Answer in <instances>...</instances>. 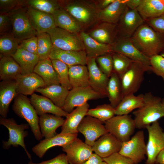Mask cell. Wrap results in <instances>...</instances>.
I'll return each instance as SVG.
<instances>
[{
    "instance_id": "6da1fadb",
    "label": "cell",
    "mask_w": 164,
    "mask_h": 164,
    "mask_svg": "<svg viewBox=\"0 0 164 164\" xmlns=\"http://www.w3.org/2000/svg\"><path fill=\"white\" fill-rule=\"evenodd\" d=\"M130 39L138 50L149 58L164 52V36L145 22Z\"/></svg>"
},
{
    "instance_id": "7a4b0ae2",
    "label": "cell",
    "mask_w": 164,
    "mask_h": 164,
    "mask_svg": "<svg viewBox=\"0 0 164 164\" xmlns=\"http://www.w3.org/2000/svg\"><path fill=\"white\" fill-rule=\"evenodd\" d=\"M136 128L141 129L164 117V108L162 99L151 92L144 94V104L133 112Z\"/></svg>"
},
{
    "instance_id": "3957f363",
    "label": "cell",
    "mask_w": 164,
    "mask_h": 164,
    "mask_svg": "<svg viewBox=\"0 0 164 164\" xmlns=\"http://www.w3.org/2000/svg\"><path fill=\"white\" fill-rule=\"evenodd\" d=\"M61 7L72 16L83 29L94 25L99 21L97 9L94 0H60Z\"/></svg>"
},
{
    "instance_id": "277c9868",
    "label": "cell",
    "mask_w": 164,
    "mask_h": 164,
    "mask_svg": "<svg viewBox=\"0 0 164 164\" xmlns=\"http://www.w3.org/2000/svg\"><path fill=\"white\" fill-rule=\"evenodd\" d=\"M12 108L18 116L27 122L35 138L38 141L40 140L43 137L39 124V117L30 99L26 96L18 94L14 99Z\"/></svg>"
},
{
    "instance_id": "5b68a950",
    "label": "cell",
    "mask_w": 164,
    "mask_h": 164,
    "mask_svg": "<svg viewBox=\"0 0 164 164\" xmlns=\"http://www.w3.org/2000/svg\"><path fill=\"white\" fill-rule=\"evenodd\" d=\"M149 70H151L150 66L132 61L120 78L123 97L137 92L144 80L145 73Z\"/></svg>"
},
{
    "instance_id": "8992f818",
    "label": "cell",
    "mask_w": 164,
    "mask_h": 164,
    "mask_svg": "<svg viewBox=\"0 0 164 164\" xmlns=\"http://www.w3.org/2000/svg\"><path fill=\"white\" fill-rule=\"evenodd\" d=\"M0 124L6 127L9 132L8 140L2 142L3 149H8L11 146L17 147L19 145L23 149L28 158L31 160V155L27 150L24 142L25 138L28 135L26 130L29 128V125L28 123L18 125L13 118H7L1 116Z\"/></svg>"
},
{
    "instance_id": "52a82bcc",
    "label": "cell",
    "mask_w": 164,
    "mask_h": 164,
    "mask_svg": "<svg viewBox=\"0 0 164 164\" xmlns=\"http://www.w3.org/2000/svg\"><path fill=\"white\" fill-rule=\"evenodd\" d=\"M50 37L53 46L64 50H85L80 35L72 33L56 27L47 32Z\"/></svg>"
},
{
    "instance_id": "ba28073f",
    "label": "cell",
    "mask_w": 164,
    "mask_h": 164,
    "mask_svg": "<svg viewBox=\"0 0 164 164\" xmlns=\"http://www.w3.org/2000/svg\"><path fill=\"white\" fill-rule=\"evenodd\" d=\"M9 13L12 22L11 33L19 42L37 36V32L31 23L26 10L18 8Z\"/></svg>"
},
{
    "instance_id": "9c48e42d",
    "label": "cell",
    "mask_w": 164,
    "mask_h": 164,
    "mask_svg": "<svg viewBox=\"0 0 164 164\" xmlns=\"http://www.w3.org/2000/svg\"><path fill=\"white\" fill-rule=\"evenodd\" d=\"M104 123L108 132L122 142L129 140L136 128L134 119L128 114L114 116Z\"/></svg>"
},
{
    "instance_id": "30bf717a",
    "label": "cell",
    "mask_w": 164,
    "mask_h": 164,
    "mask_svg": "<svg viewBox=\"0 0 164 164\" xmlns=\"http://www.w3.org/2000/svg\"><path fill=\"white\" fill-rule=\"evenodd\" d=\"M118 152L131 159L134 164L144 160L146 155V147L143 131H138L129 140L122 142Z\"/></svg>"
},
{
    "instance_id": "8fae6325",
    "label": "cell",
    "mask_w": 164,
    "mask_h": 164,
    "mask_svg": "<svg viewBox=\"0 0 164 164\" xmlns=\"http://www.w3.org/2000/svg\"><path fill=\"white\" fill-rule=\"evenodd\" d=\"M148 140L146 145V164H155L157 155L164 149V132L158 121L147 126Z\"/></svg>"
},
{
    "instance_id": "7c38bea8",
    "label": "cell",
    "mask_w": 164,
    "mask_h": 164,
    "mask_svg": "<svg viewBox=\"0 0 164 164\" xmlns=\"http://www.w3.org/2000/svg\"><path fill=\"white\" fill-rule=\"evenodd\" d=\"M145 22L137 9H132L126 6L117 24V37L131 38Z\"/></svg>"
},
{
    "instance_id": "4fadbf2b",
    "label": "cell",
    "mask_w": 164,
    "mask_h": 164,
    "mask_svg": "<svg viewBox=\"0 0 164 164\" xmlns=\"http://www.w3.org/2000/svg\"><path fill=\"white\" fill-rule=\"evenodd\" d=\"M101 98L100 95L90 86L73 88L70 90L62 109L69 113L75 108L81 106L90 100Z\"/></svg>"
},
{
    "instance_id": "5bb4252c",
    "label": "cell",
    "mask_w": 164,
    "mask_h": 164,
    "mask_svg": "<svg viewBox=\"0 0 164 164\" xmlns=\"http://www.w3.org/2000/svg\"><path fill=\"white\" fill-rule=\"evenodd\" d=\"M103 123L90 116L84 118L78 126V131L84 136L86 143L92 147L100 137L108 133Z\"/></svg>"
},
{
    "instance_id": "9a60e30c",
    "label": "cell",
    "mask_w": 164,
    "mask_h": 164,
    "mask_svg": "<svg viewBox=\"0 0 164 164\" xmlns=\"http://www.w3.org/2000/svg\"><path fill=\"white\" fill-rule=\"evenodd\" d=\"M96 59L87 58L86 65L89 73V86L101 98L108 97L107 88L109 77L100 69Z\"/></svg>"
},
{
    "instance_id": "2e32d148",
    "label": "cell",
    "mask_w": 164,
    "mask_h": 164,
    "mask_svg": "<svg viewBox=\"0 0 164 164\" xmlns=\"http://www.w3.org/2000/svg\"><path fill=\"white\" fill-rule=\"evenodd\" d=\"M62 147L70 164H82L93 153L92 146L77 138Z\"/></svg>"
},
{
    "instance_id": "e0dca14e",
    "label": "cell",
    "mask_w": 164,
    "mask_h": 164,
    "mask_svg": "<svg viewBox=\"0 0 164 164\" xmlns=\"http://www.w3.org/2000/svg\"><path fill=\"white\" fill-rule=\"evenodd\" d=\"M111 46L113 52L120 53L133 61L150 66V58L138 50L130 38L117 37Z\"/></svg>"
},
{
    "instance_id": "ac0fdd59",
    "label": "cell",
    "mask_w": 164,
    "mask_h": 164,
    "mask_svg": "<svg viewBox=\"0 0 164 164\" xmlns=\"http://www.w3.org/2000/svg\"><path fill=\"white\" fill-rule=\"evenodd\" d=\"M87 33L100 43L111 45L117 37V24L99 21Z\"/></svg>"
},
{
    "instance_id": "d6986e66",
    "label": "cell",
    "mask_w": 164,
    "mask_h": 164,
    "mask_svg": "<svg viewBox=\"0 0 164 164\" xmlns=\"http://www.w3.org/2000/svg\"><path fill=\"white\" fill-rule=\"evenodd\" d=\"M122 142L111 134L108 133L97 139L92 146L94 153L103 159L118 152Z\"/></svg>"
},
{
    "instance_id": "ffe728a7",
    "label": "cell",
    "mask_w": 164,
    "mask_h": 164,
    "mask_svg": "<svg viewBox=\"0 0 164 164\" xmlns=\"http://www.w3.org/2000/svg\"><path fill=\"white\" fill-rule=\"evenodd\" d=\"M18 94L31 95L39 88L46 86L43 79L33 72L19 75L15 79Z\"/></svg>"
},
{
    "instance_id": "44dd1931",
    "label": "cell",
    "mask_w": 164,
    "mask_h": 164,
    "mask_svg": "<svg viewBox=\"0 0 164 164\" xmlns=\"http://www.w3.org/2000/svg\"><path fill=\"white\" fill-rule=\"evenodd\" d=\"M77 134H63L60 133L53 137L41 141L32 148V152L40 158H42L47 151L51 148L68 144L77 138Z\"/></svg>"
},
{
    "instance_id": "7402d4cb",
    "label": "cell",
    "mask_w": 164,
    "mask_h": 164,
    "mask_svg": "<svg viewBox=\"0 0 164 164\" xmlns=\"http://www.w3.org/2000/svg\"><path fill=\"white\" fill-rule=\"evenodd\" d=\"M26 12L31 23L38 33L47 32L56 27L52 15L28 6Z\"/></svg>"
},
{
    "instance_id": "603a6c76",
    "label": "cell",
    "mask_w": 164,
    "mask_h": 164,
    "mask_svg": "<svg viewBox=\"0 0 164 164\" xmlns=\"http://www.w3.org/2000/svg\"><path fill=\"white\" fill-rule=\"evenodd\" d=\"M51 60H59L69 67L76 65H86L87 57L85 50H64L53 46L50 56Z\"/></svg>"
},
{
    "instance_id": "cb8c5ba5",
    "label": "cell",
    "mask_w": 164,
    "mask_h": 164,
    "mask_svg": "<svg viewBox=\"0 0 164 164\" xmlns=\"http://www.w3.org/2000/svg\"><path fill=\"white\" fill-rule=\"evenodd\" d=\"M30 100L38 115L50 114L66 118L69 114L56 105L49 99L42 95L34 93L31 95Z\"/></svg>"
},
{
    "instance_id": "d4e9b609",
    "label": "cell",
    "mask_w": 164,
    "mask_h": 164,
    "mask_svg": "<svg viewBox=\"0 0 164 164\" xmlns=\"http://www.w3.org/2000/svg\"><path fill=\"white\" fill-rule=\"evenodd\" d=\"M88 102L76 107L69 113L62 126L60 133L63 134H77L78 132V127L81 122L87 115L89 109Z\"/></svg>"
},
{
    "instance_id": "484cf974",
    "label": "cell",
    "mask_w": 164,
    "mask_h": 164,
    "mask_svg": "<svg viewBox=\"0 0 164 164\" xmlns=\"http://www.w3.org/2000/svg\"><path fill=\"white\" fill-rule=\"evenodd\" d=\"M127 0H115L105 8L98 9L97 17L98 21L117 24L126 7Z\"/></svg>"
},
{
    "instance_id": "4316f807",
    "label": "cell",
    "mask_w": 164,
    "mask_h": 164,
    "mask_svg": "<svg viewBox=\"0 0 164 164\" xmlns=\"http://www.w3.org/2000/svg\"><path fill=\"white\" fill-rule=\"evenodd\" d=\"M15 80L2 81L0 83V114L6 118L10 104L18 95Z\"/></svg>"
},
{
    "instance_id": "83f0119b",
    "label": "cell",
    "mask_w": 164,
    "mask_h": 164,
    "mask_svg": "<svg viewBox=\"0 0 164 164\" xmlns=\"http://www.w3.org/2000/svg\"><path fill=\"white\" fill-rule=\"evenodd\" d=\"M52 15L56 27L75 33L78 34L82 31L83 28L80 23L62 7Z\"/></svg>"
},
{
    "instance_id": "f1b7e54d",
    "label": "cell",
    "mask_w": 164,
    "mask_h": 164,
    "mask_svg": "<svg viewBox=\"0 0 164 164\" xmlns=\"http://www.w3.org/2000/svg\"><path fill=\"white\" fill-rule=\"evenodd\" d=\"M87 58L97 57L113 52L111 45L100 43L91 37L87 32H80Z\"/></svg>"
},
{
    "instance_id": "f546056e",
    "label": "cell",
    "mask_w": 164,
    "mask_h": 164,
    "mask_svg": "<svg viewBox=\"0 0 164 164\" xmlns=\"http://www.w3.org/2000/svg\"><path fill=\"white\" fill-rule=\"evenodd\" d=\"M65 120L61 117L50 114L39 116V124L42 137L48 138L55 136L56 130L63 125Z\"/></svg>"
},
{
    "instance_id": "4dcf8cb0",
    "label": "cell",
    "mask_w": 164,
    "mask_h": 164,
    "mask_svg": "<svg viewBox=\"0 0 164 164\" xmlns=\"http://www.w3.org/2000/svg\"><path fill=\"white\" fill-rule=\"evenodd\" d=\"M69 91L60 84H54L37 89L36 92L50 100L58 107H63Z\"/></svg>"
},
{
    "instance_id": "1f68e13d",
    "label": "cell",
    "mask_w": 164,
    "mask_h": 164,
    "mask_svg": "<svg viewBox=\"0 0 164 164\" xmlns=\"http://www.w3.org/2000/svg\"><path fill=\"white\" fill-rule=\"evenodd\" d=\"M33 72L42 78L46 86L60 84L57 74L50 58L39 60Z\"/></svg>"
},
{
    "instance_id": "d6a6232c",
    "label": "cell",
    "mask_w": 164,
    "mask_h": 164,
    "mask_svg": "<svg viewBox=\"0 0 164 164\" xmlns=\"http://www.w3.org/2000/svg\"><path fill=\"white\" fill-rule=\"evenodd\" d=\"M137 10L145 21L164 15V0H142Z\"/></svg>"
},
{
    "instance_id": "836d02e7",
    "label": "cell",
    "mask_w": 164,
    "mask_h": 164,
    "mask_svg": "<svg viewBox=\"0 0 164 164\" xmlns=\"http://www.w3.org/2000/svg\"><path fill=\"white\" fill-rule=\"evenodd\" d=\"M12 56L20 66L22 74L33 72L34 68L39 60L37 55L19 47Z\"/></svg>"
},
{
    "instance_id": "e575fe53",
    "label": "cell",
    "mask_w": 164,
    "mask_h": 164,
    "mask_svg": "<svg viewBox=\"0 0 164 164\" xmlns=\"http://www.w3.org/2000/svg\"><path fill=\"white\" fill-rule=\"evenodd\" d=\"M22 73L21 68L12 56H0V78L2 81L15 80Z\"/></svg>"
},
{
    "instance_id": "d590c367",
    "label": "cell",
    "mask_w": 164,
    "mask_h": 164,
    "mask_svg": "<svg viewBox=\"0 0 164 164\" xmlns=\"http://www.w3.org/2000/svg\"><path fill=\"white\" fill-rule=\"evenodd\" d=\"M144 99L143 94L137 96L131 94L125 96L115 108V114H128L134 110L141 107L144 104Z\"/></svg>"
},
{
    "instance_id": "8d00e7d4",
    "label": "cell",
    "mask_w": 164,
    "mask_h": 164,
    "mask_svg": "<svg viewBox=\"0 0 164 164\" xmlns=\"http://www.w3.org/2000/svg\"><path fill=\"white\" fill-rule=\"evenodd\" d=\"M69 78L73 88L85 87L89 86V73L86 65H76L69 69Z\"/></svg>"
},
{
    "instance_id": "74e56055",
    "label": "cell",
    "mask_w": 164,
    "mask_h": 164,
    "mask_svg": "<svg viewBox=\"0 0 164 164\" xmlns=\"http://www.w3.org/2000/svg\"><path fill=\"white\" fill-rule=\"evenodd\" d=\"M107 90L108 97L110 104L115 108L123 97L120 79L114 72L109 78Z\"/></svg>"
},
{
    "instance_id": "f35d334b",
    "label": "cell",
    "mask_w": 164,
    "mask_h": 164,
    "mask_svg": "<svg viewBox=\"0 0 164 164\" xmlns=\"http://www.w3.org/2000/svg\"><path fill=\"white\" fill-rule=\"evenodd\" d=\"M19 43L11 33L1 35L0 56H12L19 48Z\"/></svg>"
},
{
    "instance_id": "ab89813d",
    "label": "cell",
    "mask_w": 164,
    "mask_h": 164,
    "mask_svg": "<svg viewBox=\"0 0 164 164\" xmlns=\"http://www.w3.org/2000/svg\"><path fill=\"white\" fill-rule=\"evenodd\" d=\"M38 43L37 55L39 60L50 58L53 45L50 35L47 32L38 33Z\"/></svg>"
},
{
    "instance_id": "60d3db41",
    "label": "cell",
    "mask_w": 164,
    "mask_h": 164,
    "mask_svg": "<svg viewBox=\"0 0 164 164\" xmlns=\"http://www.w3.org/2000/svg\"><path fill=\"white\" fill-rule=\"evenodd\" d=\"M115 111V108L110 104H104L89 109L86 116L96 118L103 123L114 117Z\"/></svg>"
},
{
    "instance_id": "b9f144b4",
    "label": "cell",
    "mask_w": 164,
    "mask_h": 164,
    "mask_svg": "<svg viewBox=\"0 0 164 164\" xmlns=\"http://www.w3.org/2000/svg\"><path fill=\"white\" fill-rule=\"evenodd\" d=\"M25 2L28 6L52 15L61 7L58 0H29L26 1Z\"/></svg>"
},
{
    "instance_id": "7bdbcfd3",
    "label": "cell",
    "mask_w": 164,
    "mask_h": 164,
    "mask_svg": "<svg viewBox=\"0 0 164 164\" xmlns=\"http://www.w3.org/2000/svg\"><path fill=\"white\" fill-rule=\"evenodd\" d=\"M51 60L53 67L57 74L60 84L70 91L72 87L69 78V67L66 64L59 60Z\"/></svg>"
},
{
    "instance_id": "ee69618b",
    "label": "cell",
    "mask_w": 164,
    "mask_h": 164,
    "mask_svg": "<svg viewBox=\"0 0 164 164\" xmlns=\"http://www.w3.org/2000/svg\"><path fill=\"white\" fill-rule=\"evenodd\" d=\"M113 71L120 78L127 71L132 60L120 53L112 52Z\"/></svg>"
},
{
    "instance_id": "f6af8a7d",
    "label": "cell",
    "mask_w": 164,
    "mask_h": 164,
    "mask_svg": "<svg viewBox=\"0 0 164 164\" xmlns=\"http://www.w3.org/2000/svg\"><path fill=\"white\" fill-rule=\"evenodd\" d=\"M112 53L100 56L96 59L100 69L109 78L113 71Z\"/></svg>"
},
{
    "instance_id": "bcb514c9",
    "label": "cell",
    "mask_w": 164,
    "mask_h": 164,
    "mask_svg": "<svg viewBox=\"0 0 164 164\" xmlns=\"http://www.w3.org/2000/svg\"><path fill=\"white\" fill-rule=\"evenodd\" d=\"M151 70L164 80V57L158 54L150 58Z\"/></svg>"
},
{
    "instance_id": "7dc6e473",
    "label": "cell",
    "mask_w": 164,
    "mask_h": 164,
    "mask_svg": "<svg viewBox=\"0 0 164 164\" xmlns=\"http://www.w3.org/2000/svg\"><path fill=\"white\" fill-rule=\"evenodd\" d=\"M103 159L108 164H134L131 159L119 152L114 153Z\"/></svg>"
},
{
    "instance_id": "c3c4849f",
    "label": "cell",
    "mask_w": 164,
    "mask_h": 164,
    "mask_svg": "<svg viewBox=\"0 0 164 164\" xmlns=\"http://www.w3.org/2000/svg\"><path fill=\"white\" fill-rule=\"evenodd\" d=\"M38 43V38L37 36H35L21 41L19 44V47L37 55Z\"/></svg>"
},
{
    "instance_id": "681fc988",
    "label": "cell",
    "mask_w": 164,
    "mask_h": 164,
    "mask_svg": "<svg viewBox=\"0 0 164 164\" xmlns=\"http://www.w3.org/2000/svg\"><path fill=\"white\" fill-rule=\"evenodd\" d=\"M149 26L164 36V15L145 21Z\"/></svg>"
},
{
    "instance_id": "f907efd6",
    "label": "cell",
    "mask_w": 164,
    "mask_h": 164,
    "mask_svg": "<svg viewBox=\"0 0 164 164\" xmlns=\"http://www.w3.org/2000/svg\"><path fill=\"white\" fill-rule=\"evenodd\" d=\"M21 1L16 0H0V14L9 13L16 9L19 5L23 4L20 3Z\"/></svg>"
},
{
    "instance_id": "816d5d0a",
    "label": "cell",
    "mask_w": 164,
    "mask_h": 164,
    "mask_svg": "<svg viewBox=\"0 0 164 164\" xmlns=\"http://www.w3.org/2000/svg\"><path fill=\"white\" fill-rule=\"evenodd\" d=\"M12 22L9 13L0 14V33L1 35L8 32L11 28L12 29Z\"/></svg>"
},
{
    "instance_id": "f5cc1de1",
    "label": "cell",
    "mask_w": 164,
    "mask_h": 164,
    "mask_svg": "<svg viewBox=\"0 0 164 164\" xmlns=\"http://www.w3.org/2000/svg\"><path fill=\"white\" fill-rule=\"evenodd\" d=\"M69 163L66 154L63 153L60 154L52 159L43 161L39 163H34L32 160H30L28 164H69Z\"/></svg>"
},
{
    "instance_id": "db71d44e",
    "label": "cell",
    "mask_w": 164,
    "mask_h": 164,
    "mask_svg": "<svg viewBox=\"0 0 164 164\" xmlns=\"http://www.w3.org/2000/svg\"><path fill=\"white\" fill-rule=\"evenodd\" d=\"M103 161V159L95 153L82 164H100Z\"/></svg>"
},
{
    "instance_id": "11a10c76",
    "label": "cell",
    "mask_w": 164,
    "mask_h": 164,
    "mask_svg": "<svg viewBox=\"0 0 164 164\" xmlns=\"http://www.w3.org/2000/svg\"><path fill=\"white\" fill-rule=\"evenodd\" d=\"M115 0H94L98 9H104L114 1Z\"/></svg>"
},
{
    "instance_id": "9f6ffc18",
    "label": "cell",
    "mask_w": 164,
    "mask_h": 164,
    "mask_svg": "<svg viewBox=\"0 0 164 164\" xmlns=\"http://www.w3.org/2000/svg\"><path fill=\"white\" fill-rule=\"evenodd\" d=\"M142 0H127V7L132 9H137L140 5Z\"/></svg>"
},
{
    "instance_id": "6f0895ef",
    "label": "cell",
    "mask_w": 164,
    "mask_h": 164,
    "mask_svg": "<svg viewBox=\"0 0 164 164\" xmlns=\"http://www.w3.org/2000/svg\"><path fill=\"white\" fill-rule=\"evenodd\" d=\"M155 164H164V149H162L157 155Z\"/></svg>"
},
{
    "instance_id": "680465c9",
    "label": "cell",
    "mask_w": 164,
    "mask_h": 164,
    "mask_svg": "<svg viewBox=\"0 0 164 164\" xmlns=\"http://www.w3.org/2000/svg\"><path fill=\"white\" fill-rule=\"evenodd\" d=\"M162 105L164 108V98L162 99Z\"/></svg>"
},
{
    "instance_id": "91938a15",
    "label": "cell",
    "mask_w": 164,
    "mask_h": 164,
    "mask_svg": "<svg viewBox=\"0 0 164 164\" xmlns=\"http://www.w3.org/2000/svg\"><path fill=\"white\" fill-rule=\"evenodd\" d=\"M100 164H108V163H107L106 162H105L103 160V161L101 162Z\"/></svg>"
},
{
    "instance_id": "94428289",
    "label": "cell",
    "mask_w": 164,
    "mask_h": 164,
    "mask_svg": "<svg viewBox=\"0 0 164 164\" xmlns=\"http://www.w3.org/2000/svg\"><path fill=\"white\" fill-rule=\"evenodd\" d=\"M161 55L163 57H164V52L162 53H161Z\"/></svg>"
}]
</instances>
